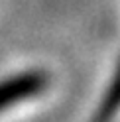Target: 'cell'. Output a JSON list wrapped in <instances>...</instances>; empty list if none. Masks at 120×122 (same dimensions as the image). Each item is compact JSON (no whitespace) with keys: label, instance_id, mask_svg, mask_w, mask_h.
<instances>
[{"label":"cell","instance_id":"7a4b0ae2","mask_svg":"<svg viewBox=\"0 0 120 122\" xmlns=\"http://www.w3.org/2000/svg\"><path fill=\"white\" fill-rule=\"evenodd\" d=\"M120 120V61L106 91L96 104L95 112L89 116L87 122H118Z\"/></svg>","mask_w":120,"mask_h":122},{"label":"cell","instance_id":"6da1fadb","mask_svg":"<svg viewBox=\"0 0 120 122\" xmlns=\"http://www.w3.org/2000/svg\"><path fill=\"white\" fill-rule=\"evenodd\" d=\"M47 75L41 71H26L0 81V114L14 110L47 89Z\"/></svg>","mask_w":120,"mask_h":122}]
</instances>
